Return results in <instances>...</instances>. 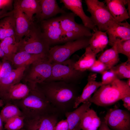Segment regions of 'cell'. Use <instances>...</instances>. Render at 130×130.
Here are the masks:
<instances>
[{
	"label": "cell",
	"instance_id": "obj_1",
	"mask_svg": "<svg viewBox=\"0 0 130 130\" xmlns=\"http://www.w3.org/2000/svg\"><path fill=\"white\" fill-rule=\"evenodd\" d=\"M52 106L60 113L73 110L78 95L74 84L61 81H44L36 85Z\"/></svg>",
	"mask_w": 130,
	"mask_h": 130
},
{
	"label": "cell",
	"instance_id": "obj_2",
	"mask_svg": "<svg viewBox=\"0 0 130 130\" xmlns=\"http://www.w3.org/2000/svg\"><path fill=\"white\" fill-rule=\"evenodd\" d=\"M28 86L30 91L26 97L9 102L19 108L25 117L24 120L32 119L46 114L60 113L52 106L36 85Z\"/></svg>",
	"mask_w": 130,
	"mask_h": 130
},
{
	"label": "cell",
	"instance_id": "obj_3",
	"mask_svg": "<svg viewBox=\"0 0 130 130\" xmlns=\"http://www.w3.org/2000/svg\"><path fill=\"white\" fill-rule=\"evenodd\" d=\"M130 95V87L126 82L117 78L111 83L100 87L88 101L98 106H106Z\"/></svg>",
	"mask_w": 130,
	"mask_h": 130
},
{
	"label": "cell",
	"instance_id": "obj_4",
	"mask_svg": "<svg viewBox=\"0 0 130 130\" xmlns=\"http://www.w3.org/2000/svg\"><path fill=\"white\" fill-rule=\"evenodd\" d=\"M50 46L41 29L33 22L28 32L18 43L17 52L24 51L47 56Z\"/></svg>",
	"mask_w": 130,
	"mask_h": 130
},
{
	"label": "cell",
	"instance_id": "obj_5",
	"mask_svg": "<svg viewBox=\"0 0 130 130\" xmlns=\"http://www.w3.org/2000/svg\"><path fill=\"white\" fill-rule=\"evenodd\" d=\"M90 37L81 38L68 41L62 45L50 48L47 55L48 59L53 63L61 62L69 59L76 52L89 46Z\"/></svg>",
	"mask_w": 130,
	"mask_h": 130
},
{
	"label": "cell",
	"instance_id": "obj_6",
	"mask_svg": "<svg viewBox=\"0 0 130 130\" xmlns=\"http://www.w3.org/2000/svg\"><path fill=\"white\" fill-rule=\"evenodd\" d=\"M52 67L47 58L37 61L26 67L21 80L28 86H35L50 77Z\"/></svg>",
	"mask_w": 130,
	"mask_h": 130
},
{
	"label": "cell",
	"instance_id": "obj_7",
	"mask_svg": "<svg viewBox=\"0 0 130 130\" xmlns=\"http://www.w3.org/2000/svg\"><path fill=\"white\" fill-rule=\"evenodd\" d=\"M75 16L72 13L66 12L58 17L66 42L82 37H90L92 35L90 29L75 22Z\"/></svg>",
	"mask_w": 130,
	"mask_h": 130
},
{
	"label": "cell",
	"instance_id": "obj_8",
	"mask_svg": "<svg viewBox=\"0 0 130 130\" xmlns=\"http://www.w3.org/2000/svg\"><path fill=\"white\" fill-rule=\"evenodd\" d=\"M75 62L73 59H68L61 62L52 63L51 76L45 81H61L75 84L83 72L75 69Z\"/></svg>",
	"mask_w": 130,
	"mask_h": 130
},
{
	"label": "cell",
	"instance_id": "obj_9",
	"mask_svg": "<svg viewBox=\"0 0 130 130\" xmlns=\"http://www.w3.org/2000/svg\"><path fill=\"white\" fill-rule=\"evenodd\" d=\"M87 11L90 17L96 26L98 30L102 32L107 30L109 25L116 20L112 17L105 3L98 0H85Z\"/></svg>",
	"mask_w": 130,
	"mask_h": 130
},
{
	"label": "cell",
	"instance_id": "obj_10",
	"mask_svg": "<svg viewBox=\"0 0 130 130\" xmlns=\"http://www.w3.org/2000/svg\"><path fill=\"white\" fill-rule=\"evenodd\" d=\"M41 22V31L50 46L66 42L58 17L51 18Z\"/></svg>",
	"mask_w": 130,
	"mask_h": 130
},
{
	"label": "cell",
	"instance_id": "obj_11",
	"mask_svg": "<svg viewBox=\"0 0 130 130\" xmlns=\"http://www.w3.org/2000/svg\"><path fill=\"white\" fill-rule=\"evenodd\" d=\"M105 123L114 130H130V115L126 110L114 108L110 109L104 118Z\"/></svg>",
	"mask_w": 130,
	"mask_h": 130
},
{
	"label": "cell",
	"instance_id": "obj_12",
	"mask_svg": "<svg viewBox=\"0 0 130 130\" xmlns=\"http://www.w3.org/2000/svg\"><path fill=\"white\" fill-rule=\"evenodd\" d=\"M106 32L108 35V44L112 46L117 42L130 39V25L126 21L124 22L114 21Z\"/></svg>",
	"mask_w": 130,
	"mask_h": 130
},
{
	"label": "cell",
	"instance_id": "obj_13",
	"mask_svg": "<svg viewBox=\"0 0 130 130\" xmlns=\"http://www.w3.org/2000/svg\"><path fill=\"white\" fill-rule=\"evenodd\" d=\"M58 114H48L32 119L24 120V127L27 130H53L58 122Z\"/></svg>",
	"mask_w": 130,
	"mask_h": 130
},
{
	"label": "cell",
	"instance_id": "obj_14",
	"mask_svg": "<svg viewBox=\"0 0 130 130\" xmlns=\"http://www.w3.org/2000/svg\"><path fill=\"white\" fill-rule=\"evenodd\" d=\"M65 7L71 10L76 15L80 17L83 25L86 27L92 30L94 32L98 30L95 25L92 22L90 17L87 16L84 12L81 0H61Z\"/></svg>",
	"mask_w": 130,
	"mask_h": 130
},
{
	"label": "cell",
	"instance_id": "obj_15",
	"mask_svg": "<svg viewBox=\"0 0 130 130\" xmlns=\"http://www.w3.org/2000/svg\"><path fill=\"white\" fill-rule=\"evenodd\" d=\"M12 12L15 21L16 42L18 43L28 32L33 22H31L19 8L14 7Z\"/></svg>",
	"mask_w": 130,
	"mask_h": 130
},
{
	"label": "cell",
	"instance_id": "obj_16",
	"mask_svg": "<svg viewBox=\"0 0 130 130\" xmlns=\"http://www.w3.org/2000/svg\"><path fill=\"white\" fill-rule=\"evenodd\" d=\"M40 9L36 17L41 22L52 18L59 13L62 14L66 12L60 8L55 0H39Z\"/></svg>",
	"mask_w": 130,
	"mask_h": 130
},
{
	"label": "cell",
	"instance_id": "obj_17",
	"mask_svg": "<svg viewBox=\"0 0 130 130\" xmlns=\"http://www.w3.org/2000/svg\"><path fill=\"white\" fill-rule=\"evenodd\" d=\"M105 1L107 8L116 20L122 22L130 18L125 6L127 0H105Z\"/></svg>",
	"mask_w": 130,
	"mask_h": 130
},
{
	"label": "cell",
	"instance_id": "obj_18",
	"mask_svg": "<svg viewBox=\"0 0 130 130\" xmlns=\"http://www.w3.org/2000/svg\"><path fill=\"white\" fill-rule=\"evenodd\" d=\"M29 91V88L26 84L20 82L10 87L0 98L4 104H6L24 98L28 95Z\"/></svg>",
	"mask_w": 130,
	"mask_h": 130
},
{
	"label": "cell",
	"instance_id": "obj_19",
	"mask_svg": "<svg viewBox=\"0 0 130 130\" xmlns=\"http://www.w3.org/2000/svg\"><path fill=\"white\" fill-rule=\"evenodd\" d=\"M97 74L91 73L88 76L87 82L81 94L77 98L74 106L75 109L79 104L88 100L94 93L102 85L101 82L96 80Z\"/></svg>",
	"mask_w": 130,
	"mask_h": 130
},
{
	"label": "cell",
	"instance_id": "obj_20",
	"mask_svg": "<svg viewBox=\"0 0 130 130\" xmlns=\"http://www.w3.org/2000/svg\"><path fill=\"white\" fill-rule=\"evenodd\" d=\"M47 58L43 54H35L22 51L17 52L13 56L11 62L16 68L26 66L39 60Z\"/></svg>",
	"mask_w": 130,
	"mask_h": 130
},
{
	"label": "cell",
	"instance_id": "obj_21",
	"mask_svg": "<svg viewBox=\"0 0 130 130\" xmlns=\"http://www.w3.org/2000/svg\"><path fill=\"white\" fill-rule=\"evenodd\" d=\"M26 67L21 66L13 69L8 76L0 78V97L10 87L20 82Z\"/></svg>",
	"mask_w": 130,
	"mask_h": 130
},
{
	"label": "cell",
	"instance_id": "obj_22",
	"mask_svg": "<svg viewBox=\"0 0 130 130\" xmlns=\"http://www.w3.org/2000/svg\"><path fill=\"white\" fill-rule=\"evenodd\" d=\"M14 1V7L20 8L29 20L33 22V15H37L40 11L39 0H17Z\"/></svg>",
	"mask_w": 130,
	"mask_h": 130
},
{
	"label": "cell",
	"instance_id": "obj_23",
	"mask_svg": "<svg viewBox=\"0 0 130 130\" xmlns=\"http://www.w3.org/2000/svg\"><path fill=\"white\" fill-rule=\"evenodd\" d=\"M91 104L87 101L74 110L65 113L69 124L68 130H73L79 124L84 114L90 109Z\"/></svg>",
	"mask_w": 130,
	"mask_h": 130
},
{
	"label": "cell",
	"instance_id": "obj_24",
	"mask_svg": "<svg viewBox=\"0 0 130 130\" xmlns=\"http://www.w3.org/2000/svg\"><path fill=\"white\" fill-rule=\"evenodd\" d=\"M101 121L96 112L89 109L84 114L79 123L82 130H97Z\"/></svg>",
	"mask_w": 130,
	"mask_h": 130
},
{
	"label": "cell",
	"instance_id": "obj_25",
	"mask_svg": "<svg viewBox=\"0 0 130 130\" xmlns=\"http://www.w3.org/2000/svg\"><path fill=\"white\" fill-rule=\"evenodd\" d=\"M109 39L106 32L98 30L90 37L89 47L96 54L103 51L108 44Z\"/></svg>",
	"mask_w": 130,
	"mask_h": 130
},
{
	"label": "cell",
	"instance_id": "obj_26",
	"mask_svg": "<svg viewBox=\"0 0 130 130\" xmlns=\"http://www.w3.org/2000/svg\"><path fill=\"white\" fill-rule=\"evenodd\" d=\"M96 55L89 46L87 47L84 53L78 60L75 61L74 65V68L82 72L88 70L96 60Z\"/></svg>",
	"mask_w": 130,
	"mask_h": 130
},
{
	"label": "cell",
	"instance_id": "obj_27",
	"mask_svg": "<svg viewBox=\"0 0 130 130\" xmlns=\"http://www.w3.org/2000/svg\"><path fill=\"white\" fill-rule=\"evenodd\" d=\"M11 12L10 15L5 17L0 21V40L6 37H15V21L12 11Z\"/></svg>",
	"mask_w": 130,
	"mask_h": 130
},
{
	"label": "cell",
	"instance_id": "obj_28",
	"mask_svg": "<svg viewBox=\"0 0 130 130\" xmlns=\"http://www.w3.org/2000/svg\"><path fill=\"white\" fill-rule=\"evenodd\" d=\"M118 54L115 43L111 47L103 52L98 59L105 65L107 70H109L115 66L119 61Z\"/></svg>",
	"mask_w": 130,
	"mask_h": 130
},
{
	"label": "cell",
	"instance_id": "obj_29",
	"mask_svg": "<svg viewBox=\"0 0 130 130\" xmlns=\"http://www.w3.org/2000/svg\"><path fill=\"white\" fill-rule=\"evenodd\" d=\"M18 45L14 36L6 37L0 40V47L5 54L3 59L11 62L17 52Z\"/></svg>",
	"mask_w": 130,
	"mask_h": 130
},
{
	"label": "cell",
	"instance_id": "obj_30",
	"mask_svg": "<svg viewBox=\"0 0 130 130\" xmlns=\"http://www.w3.org/2000/svg\"><path fill=\"white\" fill-rule=\"evenodd\" d=\"M3 122L5 123L10 119L17 116H23L22 112L16 105L11 103L6 104L0 113Z\"/></svg>",
	"mask_w": 130,
	"mask_h": 130
},
{
	"label": "cell",
	"instance_id": "obj_31",
	"mask_svg": "<svg viewBox=\"0 0 130 130\" xmlns=\"http://www.w3.org/2000/svg\"><path fill=\"white\" fill-rule=\"evenodd\" d=\"M117 78L121 79L130 78V60L115 66L110 69Z\"/></svg>",
	"mask_w": 130,
	"mask_h": 130
},
{
	"label": "cell",
	"instance_id": "obj_32",
	"mask_svg": "<svg viewBox=\"0 0 130 130\" xmlns=\"http://www.w3.org/2000/svg\"><path fill=\"white\" fill-rule=\"evenodd\" d=\"M25 117L24 116H17L7 121L4 126L6 130H19L22 129L24 126Z\"/></svg>",
	"mask_w": 130,
	"mask_h": 130
},
{
	"label": "cell",
	"instance_id": "obj_33",
	"mask_svg": "<svg viewBox=\"0 0 130 130\" xmlns=\"http://www.w3.org/2000/svg\"><path fill=\"white\" fill-rule=\"evenodd\" d=\"M116 43L118 53L125 55L128 59L130 60V39L120 41Z\"/></svg>",
	"mask_w": 130,
	"mask_h": 130
},
{
	"label": "cell",
	"instance_id": "obj_34",
	"mask_svg": "<svg viewBox=\"0 0 130 130\" xmlns=\"http://www.w3.org/2000/svg\"><path fill=\"white\" fill-rule=\"evenodd\" d=\"M101 74L102 85L111 83L117 78L114 72L110 69L105 71Z\"/></svg>",
	"mask_w": 130,
	"mask_h": 130
},
{
	"label": "cell",
	"instance_id": "obj_35",
	"mask_svg": "<svg viewBox=\"0 0 130 130\" xmlns=\"http://www.w3.org/2000/svg\"><path fill=\"white\" fill-rule=\"evenodd\" d=\"M1 64L0 78H4L8 76L11 72L13 69L11 64L8 60L3 59Z\"/></svg>",
	"mask_w": 130,
	"mask_h": 130
},
{
	"label": "cell",
	"instance_id": "obj_36",
	"mask_svg": "<svg viewBox=\"0 0 130 130\" xmlns=\"http://www.w3.org/2000/svg\"><path fill=\"white\" fill-rule=\"evenodd\" d=\"M91 71L101 73L107 70L105 65L98 60H96L91 67L88 70Z\"/></svg>",
	"mask_w": 130,
	"mask_h": 130
},
{
	"label": "cell",
	"instance_id": "obj_37",
	"mask_svg": "<svg viewBox=\"0 0 130 130\" xmlns=\"http://www.w3.org/2000/svg\"><path fill=\"white\" fill-rule=\"evenodd\" d=\"M69 129V124L66 119L58 122L54 127L53 130H68Z\"/></svg>",
	"mask_w": 130,
	"mask_h": 130
},
{
	"label": "cell",
	"instance_id": "obj_38",
	"mask_svg": "<svg viewBox=\"0 0 130 130\" xmlns=\"http://www.w3.org/2000/svg\"><path fill=\"white\" fill-rule=\"evenodd\" d=\"M13 0H0V10L5 12L12 6Z\"/></svg>",
	"mask_w": 130,
	"mask_h": 130
},
{
	"label": "cell",
	"instance_id": "obj_39",
	"mask_svg": "<svg viewBox=\"0 0 130 130\" xmlns=\"http://www.w3.org/2000/svg\"><path fill=\"white\" fill-rule=\"evenodd\" d=\"M123 102V105L124 107L128 111L130 110V95L126 96L123 98L121 99Z\"/></svg>",
	"mask_w": 130,
	"mask_h": 130
},
{
	"label": "cell",
	"instance_id": "obj_40",
	"mask_svg": "<svg viewBox=\"0 0 130 130\" xmlns=\"http://www.w3.org/2000/svg\"><path fill=\"white\" fill-rule=\"evenodd\" d=\"M98 130H111L104 121L101 122Z\"/></svg>",
	"mask_w": 130,
	"mask_h": 130
},
{
	"label": "cell",
	"instance_id": "obj_41",
	"mask_svg": "<svg viewBox=\"0 0 130 130\" xmlns=\"http://www.w3.org/2000/svg\"><path fill=\"white\" fill-rule=\"evenodd\" d=\"M127 5L128 6V13L130 16V0H127Z\"/></svg>",
	"mask_w": 130,
	"mask_h": 130
},
{
	"label": "cell",
	"instance_id": "obj_42",
	"mask_svg": "<svg viewBox=\"0 0 130 130\" xmlns=\"http://www.w3.org/2000/svg\"><path fill=\"white\" fill-rule=\"evenodd\" d=\"M5 54L3 52L0 47V58H3V59L4 58Z\"/></svg>",
	"mask_w": 130,
	"mask_h": 130
},
{
	"label": "cell",
	"instance_id": "obj_43",
	"mask_svg": "<svg viewBox=\"0 0 130 130\" xmlns=\"http://www.w3.org/2000/svg\"><path fill=\"white\" fill-rule=\"evenodd\" d=\"M6 13V12L0 10V18L3 17Z\"/></svg>",
	"mask_w": 130,
	"mask_h": 130
},
{
	"label": "cell",
	"instance_id": "obj_44",
	"mask_svg": "<svg viewBox=\"0 0 130 130\" xmlns=\"http://www.w3.org/2000/svg\"><path fill=\"white\" fill-rule=\"evenodd\" d=\"M3 123L0 116V130H3Z\"/></svg>",
	"mask_w": 130,
	"mask_h": 130
},
{
	"label": "cell",
	"instance_id": "obj_45",
	"mask_svg": "<svg viewBox=\"0 0 130 130\" xmlns=\"http://www.w3.org/2000/svg\"><path fill=\"white\" fill-rule=\"evenodd\" d=\"M4 104V103L3 100L0 98V107L2 106Z\"/></svg>",
	"mask_w": 130,
	"mask_h": 130
},
{
	"label": "cell",
	"instance_id": "obj_46",
	"mask_svg": "<svg viewBox=\"0 0 130 130\" xmlns=\"http://www.w3.org/2000/svg\"><path fill=\"white\" fill-rule=\"evenodd\" d=\"M126 82L128 85L130 87V78H128Z\"/></svg>",
	"mask_w": 130,
	"mask_h": 130
},
{
	"label": "cell",
	"instance_id": "obj_47",
	"mask_svg": "<svg viewBox=\"0 0 130 130\" xmlns=\"http://www.w3.org/2000/svg\"><path fill=\"white\" fill-rule=\"evenodd\" d=\"M76 130H81V129L79 126V124L76 127Z\"/></svg>",
	"mask_w": 130,
	"mask_h": 130
},
{
	"label": "cell",
	"instance_id": "obj_48",
	"mask_svg": "<svg viewBox=\"0 0 130 130\" xmlns=\"http://www.w3.org/2000/svg\"><path fill=\"white\" fill-rule=\"evenodd\" d=\"M1 64L0 65V72L1 68Z\"/></svg>",
	"mask_w": 130,
	"mask_h": 130
},
{
	"label": "cell",
	"instance_id": "obj_49",
	"mask_svg": "<svg viewBox=\"0 0 130 130\" xmlns=\"http://www.w3.org/2000/svg\"><path fill=\"white\" fill-rule=\"evenodd\" d=\"M19 130H26V129H21Z\"/></svg>",
	"mask_w": 130,
	"mask_h": 130
},
{
	"label": "cell",
	"instance_id": "obj_50",
	"mask_svg": "<svg viewBox=\"0 0 130 130\" xmlns=\"http://www.w3.org/2000/svg\"><path fill=\"white\" fill-rule=\"evenodd\" d=\"M73 130H76V128H75Z\"/></svg>",
	"mask_w": 130,
	"mask_h": 130
},
{
	"label": "cell",
	"instance_id": "obj_51",
	"mask_svg": "<svg viewBox=\"0 0 130 130\" xmlns=\"http://www.w3.org/2000/svg\"></svg>",
	"mask_w": 130,
	"mask_h": 130
}]
</instances>
